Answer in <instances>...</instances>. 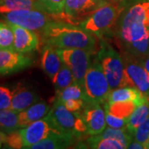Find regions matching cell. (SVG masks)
<instances>
[{"label": "cell", "mask_w": 149, "mask_h": 149, "mask_svg": "<svg viewBox=\"0 0 149 149\" xmlns=\"http://www.w3.org/2000/svg\"><path fill=\"white\" fill-rule=\"evenodd\" d=\"M110 37H114L123 52L139 58L149 56V0L125 8Z\"/></svg>", "instance_id": "cell-1"}, {"label": "cell", "mask_w": 149, "mask_h": 149, "mask_svg": "<svg viewBox=\"0 0 149 149\" xmlns=\"http://www.w3.org/2000/svg\"><path fill=\"white\" fill-rule=\"evenodd\" d=\"M42 42L56 49L80 48L95 54L97 37L82 27L64 21L49 22L42 31Z\"/></svg>", "instance_id": "cell-2"}, {"label": "cell", "mask_w": 149, "mask_h": 149, "mask_svg": "<svg viewBox=\"0 0 149 149\" xmlns=\"http://www.w3.org/2000/svg\"><path fill=\"white\" fill-rule=\"evenodd\" d=\"M121 3L109 2L102 6L81 22L79 26L99 39L109 37L120 14L126 8V4Z\"/></svg>", "instance_id": "cell-3"}, {"label": "cell", "mask_w": 149, "mask_h": 149, "mask_svg": "<svg viewBox=\"0 0 149 149\" xmlns=\"http://www.w3.org/2000/svg\"><path fill=\"white\" fill-rule=\"evenodd\" d=\"M96 56L100 62L111 91L124 87L125 68L123 56L107 42L105 38L100 39V48Z\"/></svg>", "instance_id": "cell-4"}, {"label": "cell", "mask_w": 149, "mask_h": 149, "mask_svg": "<svg viewBox=\"0 0 149 149\" xmlns=\"http://www.w3.org/2000/svg\"><path fill=\"white\" fill-rule=\"evenodd\" d=\"M83 90L85 93V102L104 104L111 91L106 76L102 69L100 62L94 56L84 79Z\"/></svg>", "instance_id": "cell-5"}, {"label": "cell", "mask_w": 149, "mask_h": 149, "mask_svg": "<svg viewBox=\"0 0 149 149\" xmlns=\"http://www.w3.org/2000/svg\"><path fill=\"white\" fill-rule=\"evenodd\" d=\"M2 15L5 21L35 32H42L51 22L61 21L58 15L37 9H17Z\"/></svg>", "instance_id": "cell-6"}, {"label": "cell", "mask_w": 149, "mask_h": 149, "mask_svg": "<svg viewBox=\"0 0 149 149\" xmlns=\"http://www.w3.org/2000/svg\"><path fill=\"white\" fill-rule=\"evenodd\" d=\"M64 65L71 70L74 82L83 87L86 71L90 67L93 52L80 48L57 49Z\"/></svg>", "instance_id": "cell-7"}, {"label": "cell", "mask_w": 149, "mask_h": 149, "mask_svg": "<svg viewBox=\"0 0 149 149\" xmlns=\"http://www.w3.org/2000/svg\"><path fill=\"white\" fill-rule=\"evenodd\" d=\"M125 68L124 87H133L139 90L144 95L149 97V73L139 57L123 52Z\"/></svg>", "instance_id": "cell-8"}, {"label": "cell", "mask_w": 149, "mask_h": 149, "mask_svg": "<svg viewBox=\"0 0 149 149\" xmlns=\"http://www.w3.org/2000/svg\"><path fill=\"white\" fill-rule=\"evenodd\" d=\"M109 3V0H66L61 20L79 25L98 8Z\"/></svg>", "instance_id": "cell-9"}, {"label": "cell", "mask_w": 149, "mask_h": 149, "mask_svg": "<svg viewBox=\"0 0 149 149\" xmlns=\"http://www.w3.org/2000/svg\"><path fill=\"white\" fill-rule=\"evenodd\" d=\"M23 148H31L34 144L41 142L49 136L56 133H65L61 132L53 124L47 115L32 123L28 126L21 129Z\"/></svg>", "instance_id": "cell-10"}, {"label": "cell", "mask_w": 149, "mask_h": 149, "mask_svg": "<svg viewBox=\"0 0 149 149\" xmlns=\"http://www.w3.org/2000/svg\"><path fill=\"white\" fill-rule=\"evenodd\" d=\"M80 113L87 126V134L91 136L98 135L106 128L105 109H103L101 104L85 102V106Z\"/></svg>", "instance_id": "cell-11"}, {"label": "cell", "mask_w": 149, "mask_h": 149, "mask_svg": "<svg viewBox=\"0 0 149 149\" xmlns=\"http://www.w3.org/2000/svg\"><path fill=\"white\" fill-rule=\"evenodd\" d=\"M32 65V58L25 54L14 50L0 48V75L16 73Z\"/></svg>", "instance_id": "cell-12"}, {"label": "cell", "mask_w": 149, "mask_h": 149, "mask_svg": "<svg viewBox=\"0 0 149 149\" xmlns=\"http://www.w3.org/2000/svg\"><path fill=\"white\" fill-rule=\"evenodd\" d=\"M47 116L61 132L72 133L77 137L74 132V125L78 116V112L73 113L69 111L62 102L56 100L53 106L51 108L47 113Z\"/></svg>", "instance_id": "cell-13"}, {"label": "cell", "mask_w": 149, "mask_h": 149, "mask_svg": "<svg viewBox=\"0 0 149 149\" xmlns=\"http://www.w3.org/2000/svg\"><path fill=\"white\" fill-rule=\"evenodd\" d=\"M7 22L13 32V48L16 52L25 54L37 50L40 42V38L37 32L9 22Z\"/></svg>", "instance_id": "cell-14"}, {"label": "cell", "mask_w": 149, "mask_h": 149, "mask_svg": "<svg viewBox=\"0 0 149 149\" xmlns=\"http://www.w3.org/2000/svg\"><path fill=\"white\" fill-rule=\"evenodd\" d=\"M40 97L34 91L23 86H17L13 91L10 109L20 113L39 101Z\"/></svg>", "instance_id": "cell-15"}, {"label": "cell", "mask_w": 149, "mask_h": 149, "mask_svg": "<svg viewBox=\"0 0 149 149\" xmlns=\"http://www.w3.org/2000/svg\"><path fill=\"white\" fill-rule=\"evenodd\" d=\"M50 109V105L44 100H39L37 103L33 104L25 110L18 113L19 128H25L32 123L42 118L46 115H47Z\"/></svg>", "instance_id": "cell-16"}, {"label": "cell", "mask_w": 149, "mask_h": 149, "mask_svg": "<svg viewBox=\"0 0 149 149\" xmlns=\"http://www.w3.org/2000/svg\"><path fill=\"white\" fill-rule=\"evenodd\" d=\"M63 65L64 63L59 55L57 49L49 45H45L42 53L41 66L47 76L52 79Z\"/></svg>", "instance_id": "cell-17"}, {"label": "cell", "mask_w": 149, "mask_h": 149, "mask_svg": "<svg viewBox=\"0 0 149 149\" xmlns=\"http://www.w3.org/2000/svg\"><path fill=\"white\" fill-rule=\"evenodd\" d=\"M149 97L144 95L139 90L133 87H119L112 90L108 97V103L118 101H134L138 105L147 101Z\"/></svg>", "instance_id": "cell-18"}, {"label": "cell", "mask_w": 149, "mask_h": 149, "mask_svg": "<svg viewBox=\"0 0 149 149\" xmlns=\"http://www.w3.org/2000/svg\"><path fill=\"white\" fill-rule=\"evenodd\" d=\"M75 137L72 133H56L32 146V149L67 148L74 143Z\"/></svg>", "instance_id": "cell-19"}, {"label": "cell", "mask_w": 149, "mask_h": 149, "mask_svg": "<svg viewBox=\"0 0 149 149\" xmlns=\"http://www.w3.org/2000/svg\"><path fill=\"white\" fill-rule=\"evenodd\" d=\"M17 9H37L49 13L39 0H0V14Z\"/></svg>", "instance_id": "cell-20"}, {"label": "cell", "mask_w": 149, "mask_h": 149, "mask_svg": "<svg viewBox=\"0 0 149 149\" xmlns=\"http://www.w3.org/2000/svg\"><path fill=\"white\" fill-rule=\"evenodd\" d=\"M149 117V99L136 107L133 113L128 118L127 129L133 135L135 130Z\"/></svg>", "instance_id": "cell-21"}, {"label": "cell", "mask_w": 149, "mask_h": 149, "mask_svg": "<svg viewBox=\"0 0 149 149\" xmlns=\"http://www.w3.org/2000/svg\"><path fill=\"white\" fill-rule=\"evenodd\" d=\"M104 105L105 110L117 117L125 119H128L136 107L138 106L134 101H118L113 103L106 102Z\"/></svg>", "instance_id": "cell-22"}, {"label": "cell", "mask_w": 149, "mask_h": 149, "mask_svg": "<svg viewBox=\"0 0 149 149\" xmlns=\"http://www.w3.org/2000/svg\"><path fill=\"white\" fill-rule=\"evenodd\" d=\"M19 128L17 112L11 109H0V130L9 133Z\"/></svg>", "instance_id": "cell-23"}, {"label": "cell", "mask_w": 149, "mask_h": 149, "mask_svg": "<svg viewBox=\"0 0 149 149\" xmlns=\"http://www.w3.org/2000/svg\"><path fill=\"white\" fill-rule=\"evenodd\" d=\"M96 139H117L118 141H121L123 143H124L127 148L128 144L132 142L133 139V135L128 131L127 128H113L110 127H107L101 133L94 136Z\"/></svg>", "instance_id": "cell-24"}, {"label": "cell", "mask_w": 149, "mask_h": 149, "mask_svg": "<svg viewBox=\"0 0 149 149\" xmlns=\"http://www.w3.org/2000/svg\"><path fill=\"white\" fill-rule=\"evenodd\" d=\"M52 80L56 91H61L74 82L71 70L65 65H63L58 72L52 78Z\"/></svg>", "instance_id": "cell-25"}, {"label": "cell", "mask_w": 149, "mask_h": 149, "mask_svg": "<svg viewBox=\"0 0 149 149\" xmlns=\"http://www.w3.org/2000/svg\"><path fill=\"white\" fill-rule=\"evenodd\" d=\"M87 143L90 148L96 149H125L127 146L123 143L121 141L117 139H96L94 136L87 140Z\"/></svg>", "instance_id": "cell-26"}, {"label": "cell", "mask_w": 149, "mask_h": 149, "mask_svg": "<svg viewBox=\"0 0 149 149\" xmlns=\"http://www.w3.org/2000/svg\"><path fill=\"white\" fill-rule=\"evenodd\" d=\"M85 100V93L83 87L77 83H72L61 91H56V100L64 102L68 100Z\"/></svg>", "instance_id": "cell-27"}, {"label": "cell", "mask_w": 149, "mask_h": 149, "mask_svg": "<svg viewBox=\"0 0 149 149\" xmlns=\"http://www.w3.org/2000/svg\"><path fill=\"white\" fill-rule=\"evenodd\" d=\"M13 40V32L8 22H0V48L14 50Z\"/></svg>", "instance_id": "cell-28"}, {"label": "cell", "mask_w": 149, "mask_h": 149, "mask_svg": "<svg viewBox=\"0 0 149 149\" xmlns=\"http://www.w3.org/2000/svg\"><path fill=\"white\" fill-rule=\"evenodd\" d=\"M133 139L139 142L147 149L149 141V117L144 121L133 133Z\"/></svg>", "instance_id": "cell-29"}, {"label": "cell", "mask_w": 149, "mask_h": 149, "mask_svg": "<svg viewBox=\"0 0 149 149\" xmlns=\"http://www.w3.org/2000/svg\"><path fill=\"white\" fill-rule=\"evenodd\" d=\"M50 13L61 15L64 12L66 0H39Z\"/></svg>", "instance_id": "cell-30"}, {"label": "cell", "mask_w": 149, "mask_h": 149, "mask_svg": "<svg viewBox=\"0 0 149 149\" xmlns=\"http://www.w3.org/2000/svg\"><path fill=\"white\" fill-rule=\"evenodd\" d=\"M5 144L9 148H23V142H22L21 129L19 128L13 132L7 133Z\"/></svg>", "instance_id": "cell-31"}, {"label": "cell", "mask_w": 149, "mask_h": 149, "mask_svg": "<svg viewBox=\"0 0 149 149\" xmlns=\"http://www.w3.org/2000/svg\"><path fill=\"white\" fill-rule=\"evenodd\" d=\"M105 120L108 127L113 128H124L127 127L128 119L117 117L105 110Z\"/></svg>", "instance_id": "cell-32"}, {"label": "cell", "mask_w": 149, "mask_h": 149, "mask_svg": "<svg viewBox=\"0 0 149 149\" xmlns=\"http://www.w3.org/2000/svg\"><path fill=\"white\" fill-rule=\"evenodd\" d=\"M13 91L9 88L0 85V109H10Z\"/></svg>", "instance_id": "cell-33"}, {"label": "cell", "mask_w": 149, "mask_h": 149, "mask_svg": "<svg viewBox=\"0 0 149 149\" xmlns=\"http://www.w3.org/2000/svg\"><path fill=\"white\" fill-rule=\"evenodd\" d=\"M65 107L70 112H80L81 109L85 106V100L82 99L79 100H68L62 102Z\"/></svg>", "instance_id": "cell-34"}, {"label": "cell", "mask_w": 149, "mask_h": 149, "mask_svg": "<svg viewBox=\"0 0 149 149\" xmlns=\"http://www.w3.org/2000/svg\"><path fill=\"white\" fill-rule=\"evenodd\" d=\"M127 148L128 149H145L144 148V147L142 145V144L139 143V142H137L136 140H134L133 139L132 140V142L128 144V148Z\"/></svg>", "instance_id": "cell-35"}, {"label": "cell", "mask_w": 149, "mask_h": 149, "mask_svg": "<svg viewBox=\"0 0 149 149\" xmlns=\"http://www.w3.org/2000/svg\"><path fill=\"white\" fill-rule=\"evenodd\" d=\"M140 60H141V62L144 66V68L147 70V71L149 73V56L140 58Z\"/></svg>", "instance_id": "cell-36"}, {"label": "cell", "mask_w": 149, "mask_h": 149, "mask_svg": "<svg viewBox=\"0 0 149 149\" xmlns=\"http://www.w3.org/2000/svg\"><path fill=\"white\" fill-rule=\"evenodd\" d=\"M6 138H7V133L3 132L2 130H0V148L2 147V145L5 143Z\"/></svg>", "instance_id": "cell-37"}, {"label": "cell", "mask_w": 149, "mask_h": 149, "mask_svg": "<svg viewBox=\"0 0 149 149\" xmlns=\"http://www.w3.org/2000/svg\"><path fill=\"white\" fill-rule=\"evenodd\" d=\"M139 2V1H143V0H123V3H126V2Z\"/></svg>", "instance_id": "cell-38"}, {"label": "cell", "mask_w": 149, "mask_h": 149, "mask_svg": "<svg viewBox=\"0 0 149 149\" xmlns=\"http://www.w3.org/2000/svg\"><path fill=\"white\" fill-rule=\"evenodd\" d=\"M147 149H149V141H148V146H147Z\"/></svg>", "instance_id": "cell-39"}, {"label": "cell", "mask_w": 149, "mask_h": 149, "mask_svg": "<svg viewBox=\"0 0 149 149\" xmlns=\"http://www.w3.org/2000/svg\"><path fill=\"white\" fill-rule=\"evenodd\" d=\"M111 1H114V2H120L119 0H111Z\"/></svg>", "instance_id": "cell-40"}, {"label": "cell", "mask_w": 149, "mask_h": 149, "mask_svg": "<svg viewBox=\"0 0 149 149\" xmlns=\"http://www.w3.org/2000/svg\"><path fill=\"white\" fill-rule=\"evenodd\" d=\"M120 2H122V3H123V0H119Z\"/></svg>", "instance_id": "cell-41"}]
</instances>
